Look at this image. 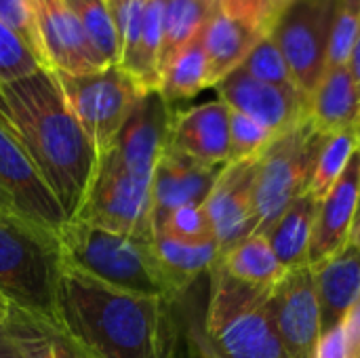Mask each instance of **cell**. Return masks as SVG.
I'll use <instances>...</instances> for the list:
<instances>
[{
  "mask_svg": "<svg viewBox=\"0 0 360 358\" xmlns=\"http://www.w3.org/2000/svg\"><path fill=\"white\" fill-rule=\"evenodd\" d=\"M0 19L15 30L25 42L27 46L36 53V57L42 61L40 49H38V40H36V32H34V23H32V11H30V2L27 0H0ZM46 68V65H44Z\"/></svg>",
  "mask_w": 360,
  "mask_h": 358,
  "instance_id": "d590c367",
  "label": "cell"
},
{
  "mask_svg": "<svg viewBox=\"0 0 360 358\" xmlns=\"http://www.w3.org/2000/svg\"><path fill=\"white\" fill-rule=\"evenodd\" d=\"M207 2L217 11L249 21L264 34L272 32L278 15L287 6L283 0H207Z\"/></svg>",
  "mask_w": 360,
  "mask_h": 358,
  "instance_id": "e575fe53",
  "label": "cell"
},
{
  "mask_svg": "<svg viewBox=\"0 0 360 358\" xmlns=\"http://www.w3.org/2000/svg\"><path fill=\"white\" fill-rule=\"evenodd\" d=\"M209 87V61L205 55L202 38L198 34L165 65L158 82V93L167 103L173 106L175 101L192 99Z\"/></svg>",
  "mask_w": 360,
  "mask_h": 358,
  "instance_id": "d4e9b609",
  "label": "cell"
},
{
  "mask_svg": "<svg viewBox=\"0 0 360 358\" xmlns=\"http://www.w3.org/2000/svg\"><path fill=\"white\" fill-rule=\"evenodd\" d=\"M316 211L319 200L310 192H304L262 232L287 272L308 266Z\"/></svg>",
  "mask_w": 360,
  "mask_h": 358,
  "instance_id": "44dd1931",
  "label": "cell"
},
{
  "mask_svg": "<svg viewBox=\"0 0 360 358\" xmlns=\"http://www.w3.org/2000/svg\"><path fill=\"white\" fill-rule=\"evenodd\" d=\"M4 331L19 358H91L59 325L11 306Z\"/></svg>",
  "mask_w": 360,
  "mask_h": 358,
  "instance_id": "603a6c76",
  "label": "cell"
},
{
  "mask_svg": "<svg viewBox=\"0 0 360 358\" xmlns=\"http://www.w3.org/2000/svg\"><path fill=\"white\" fill-rule=\"evenodd\" d=\"M175 304L114 289L65 264L57 323L91 358H171L179 335Z\"/></svg>",
  "mask_w": 360,
  "mask_h": 358,
  "instance_id": "7a4b0ae2",
  "label": "cell"
},
{
  "mask_svg": "<svg viewBox=\"0 0 360 358\" xmlns=\"http://www.w3.org/2000/svg\"><path fill=\"white\" fill-rule=\"evenodd\" d=\"M209 15L211 4L207 0H165L160 74L165 65L202 32Z\"/></svg>",
  "mask_w": 360,
  "mask_h": 358,
  "instance_id": "484cf974",
  "label": "cell"
},
{
  "mask_svg": "<svg viewBox=\"0 0 360 358\" xmlns=\"http://www.w3.org/2000/svg\"><path fill=\"white\" fill-rule=\"evenodd\" d=\"M360 32V0H335L327 68L348 65Z\"/></svg>",
  "mask_w": 360,
  "mask_h": 358,
  "instance_id": "1f68e13d",
  "label": "cell"
},
{
  "mask_svg": "<svg viewBox=\"0 0 360 358\" xmlns=\"http://www.w3.org/2000/svg\"><path fill=\"white\" fill-rule=\"evenodd\" d=\"M240 70L247 72L249 76L262 80V82L300 93V89L295 87V80L291 76L289 65H287L278 44L274 42V38L270 34H266L257 40V44L249 51V55L240 63Z\"/></svg>",
  "mask_w": 360,
  "mask_h": 358,
  "instance_id": "f546056e",
  "label": "cell"
},
{
  "mask_svg": "<svg viewBox=\"0 0 360 358\" xmlns=\"http://www.w3.org/2000/svg\"><path fill=\"white\" fill-rule=\"evenodd\" d=\"M162 13L165 0H146L141 34L135 57L127 70L146 91H158L160 82V49H162Z\"/></svg>",
  "mask_w": 360,
  "mask_h": 358,
  "instance_id": "4316f807",
  "label": "cell"
},
{
  "mask_svg": "<svg viewBox=\"0 0 360 358\" xmlns=\"http://www.w3.org/2000/svg\"><path fill=\"white\" fill-rule=\"evenodd\" d=\"M268 298L213 327H202L209 350L217 358H287L270 317Z\"/></svg>",
  "mask_w": 360,
  "mask_h": 358,
  "instance_id": "e0dca14e",
  "label": "cell"
},
{
  "mask_svg": "<svg viewBox=\"0 0 360 358\" xmlns=\"http://www.w3.org/2000/svg\"><path fill=\"white\" fill-rule=\"evenodd\" d=\"M314 358H350L344 325L321 335Z\"/></svg>",
  "mask_w": 360,
  "mask_h": 358,
  "instance_id": "74e56055",
  "label": "cell"
},
{
  "mask_svg": "<svg viewBox=\"0 0 360 358\" xmlns=\"http://www.w3.org/2000/svg\"><path fill=\"white\" fill-rule=\"evenodd\" d=\"M8 312H11V304L0 295V325H4V321L8 319Z\"/></svg>",
  "mask_w": 360,
  "mask_h": 358,
  "instance_id": "ee69618b",
  "label": "cell"
},
{
  "mask_svg": "<svg viewBox=\"0 0 360 358\" xmlns=\"http://www.w3.org/2000/svg\"><path fill=\"white\" fill-rule=\"evenodd\" d=\"M55 74L72 112L99 154L114 143L141 97L150 93L120 65L89 74Z\"/></svg>",
  "mask_w": 360,
  "mask_h": 358,
  "instance_id": "52a82bcc",
  "label": "cell"
},
{
  "mask_svg": "<svg viewBox=\"0 0 360 358\" xmlns=\"http://www.w3.org/2000/svg\"><path fill=\"white\" fill-rule=\"evenodd\" d=\"M333 6L335 0H293L283 8L270 32L295 87L308 101L327 72Z\"/></svg>",
  "mask_w": 360,
  "mask_h": 358,
  "instance_id": "ba28073f",
  "label": "cell"
},
{
  "mask_svg": "<svg viewBox=\"0 0 360 358\" xmlns=\"http://www.w3.org/2000/svg\"><path fill=\"white\" fill-rule=\"evenodd\" d=\"M348 68H350V72H352V78H354V82H356V89H359L360 95V32L356 42H354V49H352V53H350Z\"/></svg>",
  "mask_w": 360,
  "mask_h": 358,
  "instance_id": "ab89813d",
  "label": "cell"
},
{
  "mask_svg": "<svg viewBox=\"0 0 360 358\" xmlns=\"http://www.w3.org/2000/svg\"><path fill=\"white\" fill-rule=\"evenodd\" d=\"M0 118L59 200L68 222L89 194L99 152L72 112L53 70L0 82Z\"/></svg>",
  "mask_w": 360,
  "mask_h": 358,
  "instance_id": "6da1fadb",
  "label": "cell"
},
{
  "mask_svg": "<svg viewBox=\"0 0 360 358\" xmlns=\"http://www.w3.org/2000/svg\"><path fill=\"white\" fill-rule=\"evenodd\" d=\"M0 358H19L13 342H11V338L6 335L2 325H0Z\"/></svg>",
  "mask_w": 360,
  "mask_h": 358,
  "instance_id": "60d3db41",
  "label": "cell"
},
{
  "mask_svg": "<svg viewBox=\"0 0 360 358\" xmlns=\"http://www.w3.org/2000/svg\"><path fill=\"white\" fill-rule=\"evenodd\" d=\"M359 148L360 124L342 129V131L331 133V135L325 137V141H323V146L319 150L314 171H312V179H310V188H308V192L319 203L327 196V192L340 179V175L344 173L346 165L350 162V158L354 156V152Z\"/></svg>",
  "mask_w": 360,
  "mask_h": 358,
  "instance_id": "83f0119b",
  "label": "cell"
},
{
  "mask_svg": "<svg viewBox=\"0 0 360 358\" xmlns=\"http://www.w3.org/2000/svg\"><path fill=\"white\" fill-rule=\"evenodd\" d=\"M321 306V335L344 325L360 298V249L346 247L333 257L312 266Z\"/></svg>",
  "mask_w": 360,
  "mask_h": 358,
  "instance_id": "ac0fdd59",
  "label": "cell"
},
{
  "mask_svg": "<svg viewBox=\"0 0 360 358\" xmlns=\"http://www.w3.org/2000/svg\"><path fill=\"white\" fill-rule=\"evenodd\" d=\"M127 2H129V0H105V4L110 6V11H112V15H114V13H116V11L120 8V6H124Z\"/></svg>",
  "mask_w": 360,
  "mask_h": 358,
  "instance_id": "f6af8a7d",
  "label": "cell"
},
{
  "mask_svg": "<svg viewBox=\"0 0 360 358\" xmlns=\"http://www.w3.org/2000/svg\"><path fill=\"white\" fill-rule=\"evenodd\" d=\"M344 331H346L350 358H360V298L350 308L348 317L344 319Z\"/></svg>",
  "mask_w": 360,
  "mask_h": 358,
  "instance_id": "f35d334b",
  "label": "cell"
},
{
  "mask_svg": "<svg viewBox=\"0 0 360 358\" xmlns=\"http://www.w3.org/2000/svg\"><path fill=\"white\" fill-rule=\"evenodd\" d=\"M38 49L46 70L89 74L108 68L93 49L80 21L65 0H27Z\"/></svg>",
  "mask_w": 360,
  "mask_h": 358,
  "instance_id": "30bf717a",
  "label": "cell"
},
{
  "mask_svg": "<svg viewBox=\"0 0 360 358\" xmlns=\"http://www.w3.org/2000/svg\"><path fill=\"white\" fill-rule=\"evenodd\" d=\"M360 205V148L346 165L340 179L319 203L308 266L333 257L348 247Z\"/></svg>",
  "mask_w": 360,
  "mask_h": 358,
  "instance_id": "9a60e30c",
  "label": "cell"
},
{
  "mask_svg": "<svg viewBox=\"0 0 360 358\" xmlns=\"http://www.w3.org/2000/svg\"><path fill=\"white\" fill-rule=\"evenodd\" d=\"M0 188L11 198L19 217L38 224L59 236L68 217L44 184L34 162L0 118Z\"/></svg>",
  "mask_w": 360,
  "mask_h": 358,
  "instance_id": "8fae6325",
  "label": "cell"
},
{
  "mask_svg": "<svg viewBox=\"0 0 360 358\" xmlns=\"http://www.w3.org/2000/svg\"><path fill=\"white\" fill-rule=\"evenodd\" d=\"M171 358H217L207 346L202 331H192L188 335H177Z\"/></svg>",
  "mask_w": 360,
  "mask_h": 358,
  "instance_id": "8d00e7d4",
  "label": "cell"
},
{
  "mask_svg": "<svg viewBox=\"0 0 360 358\" xmlns=\"http://www.w3.org/2000/svg\"><path fill=\"white\" fill-rule=\"evenodd\" d=\"M268 308L287 358H314L321 340V306L312 266L289 270L270 291Z\"/></svg>",
  "mask_w": 360,
  "mask_h": 358,
  "instance_id": "9c48e42d",
  "label": "cell"
},
{
  "mask_svg": "<svg viewBox=\"0 0 360 358\" xmlns=\"http://www.w3.org/2000/svg\"><path fill=\"white\" fill-rule=\"evenodd\" d=\"M171 120L173 106L158 91L141 97L114 143L99 154L89 194L74 219L139 241L154 238L152 179L169 146Z\"/></svg>",
  "mask_w": 360,
  "mask_h": 358,
  "instance_id": "3957f363",
  "label": "cell"
},
{
  "mask_svg": "<svg viewBox=\"0 0 360 358\" xmlns=\"http://www.w3.org/2000/svg\"><path fill=\"white\" fill-rule=\"evenodd\" d=\"M169 148L205 165L224 167L230 158V108L207 101L188 110H173Z\"/></svg>",
  "mask_w": 360,
  "mask_h": 358,
  "instance_id": "2e32d148",
  "label": "cell"
},
{
  "mask_svg": "<svg viewBox=\"0 0 360 358\" xmlns=\"http://www.w3.org/2000/svg\"><path fill=\"white\" fill-rule=\"evenodd\" d=\"M276 135L253 118L230 110V158L228 162L257 160Z\"/></svg>",
  "mask_w": 360,
  "mask_h": 358,
  "instance_id": "d6a6232c",
  "label": "cell"
},
{
  "mask_svg": "<svg viewBox=\"0 0 360 358\" xmlns=\"http://www.w3.org/2000/svg\"><path fill=\"white\" fill-rule=\"evenodd\" d=\"M46 70L27 42L0 19V82H11Z\"/></svg>",
  "mask_w": 360,
  "mask_h": 358,
  "instance_id": "836d02e7",
  "label": "cell"
},
{
  "mask_svg": "<svg viewBox=\"0 0 360 358\" xmlns=\"http://www.w3.org/2000/svg\"><path fill=\"white\" fill-rule=\"evenodd\" d=\"M255 171L257 160L224 165L209 198L202 205L213 226L219 255H224L257 230L253 207Z\"/></svg>",
  "mask_w": 360,
  "mask_h": 358,
  "instance_id": "4fadbf2b",
  "label": "cell"
},
{
  "mask_svg": "<svg viewBox=\"0 0 360 358\" xmlns=\"http://www.w3.org/2000/svg\"><path fill=\"white\" fill-rule=\"evenodd\" d=\"M348 247L360 249V205L359 213H356V219H354V228H352V234H350V241H348Z\"/></svg>",
  "mask_w": 360,
  "mask_h": 358,
  "instance_id": "7bdbcfd3",
  "label": "cell"
},
{
  "mask_svg": "<svg viewBox=\"0 0 360 358\" xmlns=\"http://www.w3.org/2000/svg\"><path fill=\"white\" fill-rule=\"evenodd\" d=\"M283 2H285V4H289V2H293V0H283Z\"/></svg>",
  "mask_w": 360,
  "mask_h": 358,
  "instance_id": "bcb514c9",
  "label": "cell"
},
{
  "mask_svg": "<svg viewBox=\"0 0 360 358\" xmlns=\"http://www.w3.org/2000/svg\"><path fill=\"white\" fill-rule=\"evenodd\" d=\"M80 21L86 38L91 40L97 55L105 65H118L120 61V40L114 15L105 0H65Z\"/></svg>",
  "mask_w": 360,
  "mask_h": 358,
  "instance_id": "f1b7e54d",
  "label": "cell"
},
{
  "mask_svg": "<svg viewBox=\"0 0 360 358\" xmlns=\"http://www.w3.org/2000/svg\"><path fill=\"white\" fill-rule=\"evenodd\" d=\"M217 262L234 279L259 289H274L276 283L287 274L264 234H251L249 238L219 255Z\"/></svg>",
  "mask_w": 360,
  "mask_h": 358,
  "instance_id": "cb8c5ba5",
  "label": "cell"
},
{
  "mask_svg": "<svg viewBox=\"0 0 360 358\" xmlns=\"http://www.w3.org/2000/svg\"><path fill=\"white\" fill-rule=\"evenodd\" d=\"M266 36L249 21L211 6V15L200 32L209 61V84L215 87L230 72L240 68L257 40Z\"/></svg>",
  "mask_w": 360,
  "mask_h": 358,
  "instance_id": "d6986e66",
  "label": "cell"
},
{
  "mask_svg": "<svg viewBox=\"0 0 360 358\" xmlns=\"http://www.w3.org/2000/svg\"><path fill=\"white\" fill-rule=\"evenodd\" d=\"M213 89L230 110L253 118L274 135L308 120L310 101L302 93L262 82L240 68L221 78Z\"/></svg>",
  "mask_w": 360,
  "mask_h": 358,
  "instance_id": "7c38bea8",
  "label": "cell"
},
{
  "mask_svg": "<svg viewBox=\"0 0 360 358\" xmlns=\"http://www.w3.org/2000/svg\"><path fill=\"white\" fill-rule=\"evenodd\" d=\"M154 236H167L188 245H205L217 243L213 234V226L202 205H188L171 211L160 226L156 228Z\"/></svg>",
  "mask_w": 360,
  "mask_h": 358,
  "instance_id": "4dcf8cb0",
  "label": "cell"
},
{
  "mask_svg": "<svg viewBox=\"0 0 360 358\" xmlns=\"http://www.w3.org/2000/svg\"><path fill=\"white\" fill-rule=\"evenodd\" d=\"M327 135H321L310 120L281 133L257 158L255 171V234H262L272 222L310 188L314 162Z\"/></svg>",
  "mask_w": 360,
  "mask_h": 358,
  "instance_id": "8992f818",
  "label": "cell"
},
{
  "mask_svg": "<svg viewBox=\"0 0 360 358\" xmlns=\"http://www.w3.org/2000/svg\"><path fill=\"white\" fill-rule=\"evenodd\" d=\"M224 167L205 165L167 146L152 179V228L175 209L205 205Z\"/></svg>",
  "mask_w": 360,
  "mask_h": 358,
  "instance_id": "5bb4252c",
  "label": "cell"
},
{
  "mask_svg": "<svg viewBox=\"0 0 360 358\" xmlns=\"http://www.w3.org/2000/svg\"><path fill=\"white\" fill-rule=\"evenodd\" d=\"M152 241H139L80 219L68 222L59 232L63 262L70 268L120 291L171 300L154 260Z\"/></svg>",
  "mask_w": 360,
  "mask_h": 358,
  "instance_id": "5b68a950",
  "label": "cell"
},
{
  "mask_svg": "<svg viewBox=\"0 0 360 358\" xmlns=\"http://www.w3.org/2000/svg\"><path fill=\"white\" fill-rule=\"evenodd\" d=\"M152 251L173 302H177L202 274H209L219 260L217 243L188 245L167 236H154Z\"/></svg>",
  "mask_w": 360,
  "mask_h": 358,
  "instance_id": "7402d4cb",
  "label": "cell"
},
{
  "mask_svg": "<svg viewBox=\"0 0 360 358\" xmlns=\"http://www.w3.org/2000/svg\"><path fill=\"white\" fill-rule=\"evenodd\" d=\"M6 215H17V211H15L11 198H8V196L4 194V190L0 188V217H6Z\"/></svg>",
  "mask_w": 360,
  "mask_h": 358,
  "instance_id": "b9f144b4",
  "label": "cell"
},
{
  "mask_svg": "<svg viewBox=\"0 0 360 358\" xmlns=\"http://www.w3.org/2000/svg\"><path fill=\"white\" fill-rule=\"evenodd\" d=\"M308 120L321 135L360 124V95L348 65L327 68L310 97Z\"/></svg>",
  "mask_w": 360,
  "mask_h": 358,
  "instance_id": "ffe728a7",
  "label": "cell"
},
{
  "mask_svg": "<svg viewBox=\"0 0 360 358\" xmlns=\"http://www.w3.org/2000/svg\"><path fill=\"white\" fill-rule=\"evenodd\" d=\"M65 262L59 236L19 215L0 217V295L27 314L57 323Z\"/></svg>",
  "mask_w": 360,
  "mask_h": 358,
  "instance_id": "277c9868",
  "label": "cell"
}]
</instances>
